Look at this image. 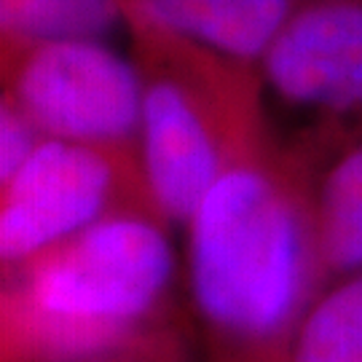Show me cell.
Wrapping results in <instances>:
<instances>
[{"instance_id": "12", "label": "cell", "mask_w": 362, "mask_h": 362, "mask_svg": "<svg viewBox=\"0 0 362 362\" xmlns=\"http://www.w3.org/2000/svg\"><path fill=\"white\" fill-rule=\"evenodd\" d=\"M188 341H175L153 349L132 351V354H116V357H105V360H89V362H191L188 360Z\"/></svg>"}, {"instance_id": "6", "label": "cell", "mask_w": 362, "mask_h": 362, "mask_svg": "<svg viewBox=\"0 0 362 362\" xmlns=\"http://www.w3.org/2000/svg\"><path fill=\"white\" fill-rule=\"evenodd\" d=\"M258 70L272 94L317 121L362 118V0H298Z\"/></svg>"}, {"instance_id": "2", "label": "cell", "mask_w": 362, "mask_h": 362, "mask_svg": "<svg viewBox=\"0 0 362 362\" xmlns=\"http://www.w3.org/2000/svg\"><path fill=\"white\" fill-rule=\"evenodd\" d=\"M172 226L124 212L6 269L0 362H89L188 341Z\"/></svg>"}, {"instance_id": "11", "label": "cell", "mask_w": 362, "mask_h": 362, "mask_svg": "<svg viewBox=\"0 0 362 362\" xmlns=\"http://www.w3.org/2000/svg\"><path fill=\"white\" fill-rule=\"evenodd\" d=\"M46 137L11 103L0 100V185L8 182Z\"/></svg>"}, {"instance_id": "10", "label": "cell", "mask_w": 362, "mask_h": 362, "mask_svg": "<svg viewBox=\"0 0 362 362\" xmlns=\"http://www.w3.org/2000/svg\"><path fill=\"white\" fill-rule=\"evenodd\" d=\"M290 362H362V274L325 287L298 327Z\"/></svg>"}, {"instance_id": "1", "label": "cell", "mask_w": 362, "mask_h": 362, "mask_svg": "<svg viewBox=\"0 0 362 362\" xmlns=\"http://www.w3.org/2000/svg\"><path fill=\"white\" fill-rule=\"evenodd\" d=\"M325 287L309 172L274 134L209 188L185 226V293L207 362H290Z\"/></svg>"}, {"instance_id": "4", "label": "cell", "mask_w": 362, "mask_h": 362, "mask_svg": "<svg viewBox=\"0 0 362 362\" xmlns=\"http://www.w3.org/2000/svg\"><path fill=\"white\" fill-rule=\"evenodd\" d=\"M124 212L158 215L140 153L46 137L0 185V266L13 269Z\"/></svg>"}, {"instance_id": "7", "label": "cell", "mask_w": 362, "mask_h": 362, "mask_svg": "<svg viewBox=\"0 0 362 362\" xmlns=\"http://www.w3.org/2000/svg\"><path fill=\"white\" fill-rule=\"evenodd\" d=\"M306 164L327 285L362 274V118L317 121L290 140Z\"/></svg>"}, {"instance_id": "8", "label": "cell", "mask_w": 362, "mask_h": 362, "mask_svg": "<svg viewBox=\"0 0 362 362\" xmlns=\"http://www.w3.org/2000/svg\"><path fill=\"white\" fill-rule=\"evenodd\" d=\"M298 0H121L127 16H140L182 38L258 67Z\"/></svg>"}, {"instance_id": "3", "label": "cell", "mask_w": 362, "mask_h": 362, "mask_svg": "<svg viewBox=\"0 0 362 362\" xmlns=\"http://www.w3.org/2000/svg\"><path fill=\"white\" fill-rule=\"evenodd\" d=\"M143 83L140 161L158 215L188 226L209 188L274 137L258 67L127 16Z\"/></svg>"}, {"instance_id": "5", "label": "cell", "mask_w": 362, "mask_h": 362, "mask_svg": "<svg viewBox=\"0 0 362 362\" xmlns=\"http://www.w3.org/2000/svg\"><path fill=\"white\" fill-rule=\"evenodd\" d=\"M0 76L3 100L43 137L140 153V73L103 40L0 49Z\"/></svg>"}, {"instance_id": "9", "label": "cell", "mask_w": 362, "mask_h": 362, "mask_svg": "<svg viewBox=\"0 0 362 362\" xmlns=\"http://www.w3.org/2000/svg\"><path fill=\"white\" fill-rule=\"evenodd\" d=\"M127 27L121 0H0V49L100 40Z\"/></svg>"}]
</instances>
